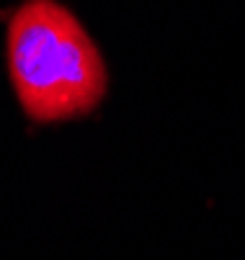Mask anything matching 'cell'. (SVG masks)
I'll return each mask as SVG.
<instances>
[{"instance_id": "obj_1", "label": "cell", "mask_w": 245, "mask_h": 260, "mask_svg": "<svg viewBox=\"0 0 245 260\" xmlns=\"http://www.w3.org/2000/svg\"><path fill=\"white\" fill-rule=\"evenodd\" d=\"M6 62L16 101L34 124L88 116L106 98L101 49L59 0H23L11 13Z\"/></svg>"}]
</instances>
